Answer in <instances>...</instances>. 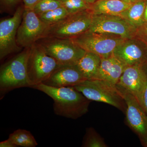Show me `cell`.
<instances>
[{"label": "cell", "mask_w": 147, "mask_h": 147, "mask_svg": "<svg viewBox=\"0 0 147 147\" xmlns=\"http://www.w3.org/2000/svg\"><path fill=\"white\" fill-rule=\"evenodd\" d=\"M44 93L53 100V110L57 115L76 119L86 114L91 100L74 87L54 88L43 84L32 87Z\"/></svg>", "instance_id": "1"}, {"label": "cell", "mask_w": 147, "mask_h": 147, "mask_svg": "<svg viewBox=\"0 0 147 147\" xmlns=\"http://www.w3.org/2000/svg\"><path fill=\"white\" fill-rule=\"evenodd\" d=\"M30 47L24 50L1 66L0 93L1 98L16 89L30 87L28 79L27 64Z\"/></svg>", "instance_id": "2"}, {"label": "cell", "mask_w": 147, "mask_h": 147, "mask_svg": "<svg viewBox=\"0 0 147 147\" xmlns=\"http://www.w3.org/2000/svg\"><path fill=\"white\" fill-rule=\"evenodd\" d=\"M89 100L112 105L123 112L126 105L116 85L99 79L86 80L74 86Z\"/></svg>", "instance_id": "3"}, {"label": "cell", "mask_w": 147, "mask_h": 147, "mask_svg": "<svg viewBox=\"0 0 147 147\" xmlns=\"http://www.w3.org/2000/svg\"><path fill=\"white\" fill-rule=\"evenodd\" d=\"M60 66L54 58L47 55L39 43L32 45L27 64L31 88L45 82Z\"/></svg>", "instance_id": "4"}, {"label": "cell", "mask_w": 147, "mask_h": 147, "mask_svg": "<svg viewBox=\"0 0 147 147\" xmlns=\"http://www.w3.org/2000/svg\"><path fill=\"white\" fill-rule=\"evenodd\" d=\"M93 14L89 10L69 14L61 21L50 26L45 37L71 38L88 30Z\"/></svg>", "instance_id": "5"}, {"label": "cell", "mask_w": 147, "mask_h": 147, "mask_svg": "<svg viewBox=\"0 0 147 147\" xmlns=\"http://www.w3.org/2000/svg\"><path fill=\"white\" fill-rule=\"evenodd\" d=\"M71 39L86 52L106 58L113 55L116 47L126 38L115 35L87 31Z\"/></svg>", "instance_id": "6"}, {"label": "cell", "mask_w": 147, "mask_h": 147, "mask_svg": "<svg viewBox=\"0 0 147 147\" xmlns=\"http://www.w3.org/2000/svg\"><path fill=\"white\" fill-rule=\"evenodd\" d=\"M39 43L46 53L57 61L59 65H75L86 51L71 38H46Z\"/></svg>", "instance_id": "7"}, {"label": "cell", "mask_w": 147, "mask_h": 147, "mask_svg": "<svg viewBox=\"0 0 147 147\" xmlns=\"http://www.w3.org/2000/svg\"><path fill=\"white\" fill-rule=\"evenodd\" d=\"M50 26L40 20L33 9L25 8L18 28L16 42L21 48L30 47L45 37Z\"/></svg>", "instance_id": "8"}, {"label": "cell", "mask_w": 147, "mask_h": 147, "mask_svg": "<svg viewBox=\"0 0 147 147\" xmlns=\"http://www.w3.org/2000/svg\"><path fill=\"white\" fill-rule=\"evenodd\" d=\"M137 28L131 23L118 15L93 14L89 31L115 35L123 38L136 36Z\"/></svg>", "instance_id": "9"}, {"label": "cell", "mask_w": 147, "mask_h": 147, "mask_svg": "<svg viewBox=\"0 0 147 147\" xmlns=\"http://www.w3.org/2000/svg\"><path fill=\"white\" fill-rule=\"evenodd\" d=\"M25 7L18 6L13 16L0 21V59L19 52L21 49L17 44L16 36L19 26L22 21Z\"/></svg>", "instance_id": "10"}, {"label": "cell", "mask_w": 147, "mask_h": 147, "mask_svg": "<svg viewBox=\"0 0 147 147\" xmlns=\"http://www.w3.org/2000/svg\"><path fill=\"white\" fill-rule=\"evenodd\" d=\"M123 96L126 108V119L129 127L139 136L143 145H147V115L133 95L116 85Z\"/></svg>", "instance_id": "11"}, {"label": "cell", "mask_w": 147, "mask_h": 147, "mask_svg": "<svg viewBox=\"0 0 147 147\" xmlns=\"http://www.w3.org/2000/svg\"><path fill=\"white\" fill-rule=\"evenodd\" d=\"M113 55L126 66L147 62V45L137 37L127 38L115 48Z\"/></svg>", "instance_id": "12"}, {"label": "cell", "mask_w": 147, "mask_h": 147, "mask_svg": "<svg viewBox=\"0 0 147 147\" xmlns=\"http://www.w3.org/2000/svg\"><path fill=\"white\" fill-rule=\"evenodd\" d=\"M147 74V62L127 66L116 85L129 92L140 103Z\"/></svg>", "instance_id": "13"}, {"label": "cell", "mask_w": 147, "mask_h": 147, "mask_svg": "<svg viewBox=\"0 0 147 147\" xmlns=\"http://www.w3.org/2000/svg\"><path fill=\"white\" fill-rule=\"evenodd\" d=\"M86 80L76 65H61L42 84L54 88L74 87Z\"/></svg>", "instance_id": "14"}, {"label": "cell", "mask_w": 147, "mask_h": 147, "mask_svg": "<svg viewBox=\"0 0 147 147\" xmlns=\"http://www.w3.org/2000/svg\"><path fill=\"white\" fill-rule=\"evenodd\" d=\"M126 67L113 55L108 58H101L100 67L94 79L102 80L116 85Z\"/></svg>", "instance_id": "15"}, {"label": "cell", "mask_w": 147, "mask_h": 147, "mask_svg": "<svg viewBox=\"0 0 147 147\" xmlns=\"http://www.w3.org/2000/svg\"><path fill=\"white\" fill-rule=\"evenodd\" d=\"M132 4L122 0H97L90 5L89 10L94 15H119Z\"/></svg>", "instance_id": "16"}, {"label": "cell", "mask_w": 147, "mask_h": 147, "mask_svg": "<svg viewBox=\"0 0 147 147\" xmlns=\"http://www.w3.org/2000/svg\"><path fill=\"white\" fill-rule=\"evenodd\" d=\"M101 58L93 53L86 52L76 65L86 80L94 79L101 63Z\"/></svg>", "instance_id": "17"}, {"label": "cell", "mask_w": 147, "mask_h": 147, "mask_svg": "<svg viewBox=\"0 0 147 147\" xmlns=\"http://www.w3.org/2000/svg\"><path fill=\"white\" fill-rule=\"evenodd\" d=\"M147 1H142L132 4L118 16L125 19L137 29L139 28L146 23L144 14Z\"/></svg>", "instance_id": "18"}, {"label": "cell", "mask_w": 147, "mask_h": 147, "mask_svg": "<svg viewBox=\"0 0 147 147\" xmlns=\"http://www.w3.org/2000/svg\"><path fill=\"white\" fill-rule=\"evenodd\" d=\"M8 139L17 147H35L38 145L33 135L26 129L15 130L9 134Z\"/></svg>", "instance_id": "19"}, {"label": "cell", "mask_w": 147, "mask_h": 147, "mask_svg": "<svg viewBox=\"0 0 147 147\" xmlns=\"http://www.w3.org/2000/svg\"><path fill=\"white\" fill-rule=\"evenodd\" d=\"M69 14L65 7L61 6L38 16L44 23L50 26L61 21Z\"/></svg>", "instance_id": "20"}, {"label": "cell", "mask_w": 147, "mask_h": 147, "mask_svg": "<svg viewBox=\"0 0 147 147\" xmlns=\"http://www.w3.org/2000/svg\"><path fill=\"white\" fill-rule=\"evenodd\" d=\"M84 147H107L104 140L100 137L94 129L87 128L82 143Z\"/></svg>", "instance_id": "21"}, {"label": "cell", "mask_w": 147, "mask_h": 147, "mask_svg": "<svg viewBox=\"0 0 147 147\" xmlns=\"http://www.w3.org/2000/svg\"><path fill=\"white\" fill-rule=\"evenodd\" d=\"M62 6L65 7L69 14H72L89 10L90 5L86 3L82 0H58Z\"/></svg>", "instance_id": "22"}, {"label": "cell", "mask_w": 147, "mask_h": 147, "mask_svg": "<svg viewBox=\"0 0 147 147\" xmlns=\"http://www.w3.org/2000/svg\"><path fill=\"white\" fill-rule=\"evenodd\" d=\"M62 6L58 0H41L35 6L34 11L38 16Z\"/></svg>", "instance_id": "23"}, {"label": "cell", "mask_w": 147, "mask_h": 147, "mask_svg": "<svg viewBox=\"0 0 147 147\" xmlns=\"http://www.w3.org/2000/svg\"><path fill=\"white\" fill-rule=\"evenodd\" d=\"M1 7L7 10H11L21 3L22 0H0ZM19 6V5H18Z\"/></svg>", "instance_id": "24"}, {"label": "cell", "mask_w": 147, "mask_h": 147, "mask_svg": "<svg viewBox=\"0 0 147 147\" xmlns=\"http://www.w3.org/2000/svg\"><path fill=\"white\" fill-rule=\"evenodd\" d=\"M140 104L147 115V74L142 90Z\"/></svg>", "instance_id": "25"}, {"label": "cell", "mask_w": 147, "mask_h": 147, "mask_svg": "<svg viewBox=\"0 0 147 147\" xmlns=\"http://www.w3.org/2000/svg\"><path fill=\"white\" fill-rule=\"evenodd\" d=\"M136 37L142 40L147 45V23L137 29Z\"/></svg>", "instance_id": "26"}, {"label": "cell", "mask_w": 147, "mask_h": 147, "mask_svg": "<svg viewBox=\"0 0 147 147\" xmlns=\"http://www.w3.org/2000/svg\"><path fill=\"white\" fill-rule=\"evenodd\" d=\"M41 0H22L24 3L25 8L33 9L36 5Z\"/></svg>", "instance_id": "27"}, {"label": "cell", "mask_w": 147, "mask_h": 147, "mask_svg": "<svg viewBox=\"0 0 147 147\" xmlns=\"http://www.w3.org/2000/svg\"><path fill=\"white\" fill-rule=\"evenodd\" d=\"M0 147H16V145L11 142L9 139L2 141L0 142Z\"/></svg>", "instance_id": "28"}, {"label": "cell", "mask_w": 147, "mask_h": 147, "mask_svg": "<svg viewBox=\"0 0 147 147\" xmlns=\"http://www.w3.org/2000/svg\"><path fill=\"white\" fill-rule=\"evenodd\" d=\"M125 2L133 4L134 3L138 2L139 1H146L147 0H122Z\"/></svg>", "instance_id": "29"}, {"label": "cell", "mask_w": 147, "mask_h": 147, "mask_svg": "<svg viewBox=\"0 0 147 147\" xmlns=\"http://www.w3.org/2000/svg\"><path fill=\"white\" fill-rule=\"evenodd\" d=\"M84 2L88 4L91 5L93 4L95 2H96L97 0H82Z\"/></svg>", "instance_id": "30"}, {"label": "cell", "mask_w": 147, "mask_h": 147, "mask_svg": "<svg viewBox=\"0 0 147 147\" xmlns=\"http://www.w3.org/2000/svg\"><path fill=\"white\" fill-rule=\"evenodd\" d=\"M144 18L145 21L146 23H147V1L146 4V7H145L144 14Z\"/></svg>", "instance_id": "31"}, {"label": "cell", "mask_w": 147, "mask_h": 147, "mask_svg": "<svg viewBox=\"0 0 147 147\" xmlns=\"http://www.w3.org/2000/svg\"><path fill=\"white\" fill-rule=\"evenodd\" d=\"M146 147H147V145H146Z\"/></svg>", "instance_id": "32"}]
</instances>
